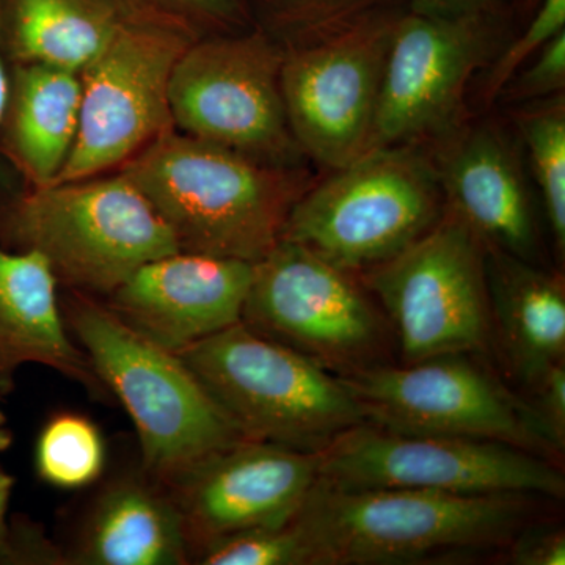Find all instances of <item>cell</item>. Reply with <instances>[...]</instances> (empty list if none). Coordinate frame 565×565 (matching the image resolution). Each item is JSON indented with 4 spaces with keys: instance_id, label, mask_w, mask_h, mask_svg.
<instances>
[{
    "instance_id": "cell-1",
    "label": "cell",
    "mask_w": 565,
    "mask_h": 565,
    "mask_svg": "<svg viewBox=\"0 0 565 565\" xmlns=\"http://www.w3.org/2000/svg\"><path fill=\"white\" fill-rule=\"evenodd\" d=\"M169 226L180 252L256 263L280 243L313 184L307 166L278 167L170 129L120 170Z\"/></svg>"
},
{
    "instance_id": "cell-2",
    "label": "cell",
    "mask_w": 565,
    "mask_h": 565,
    "mask_svg": "<svg viewBox=\"0 0 565 565\" xmlns=\"http://www.w3.org/2000/svg\"><path fill=\"white\" fill-rule=\"evenodd\" d=\"M530 498L318 481L289 523L305 565L414 564L509 545L522 533Z\"/></svg>"
},
{
    "instance_id": "cell-3",
    "label": "cell",
    "mask_w": 565,
    "mask_h": 565,
    "mask_svg": "<svg viewBox=\"0 0 565 565\" xmlns=\"http://www.w3.org/2000/svg\"><path fill=\"white\" fill-rule=\"evenodd\" d=\"M61 296L71 337L136 427L140 463L166 482L204 456L244 440L178 353L134 332L102 299Z\"/></svg>"
},
{
    "instance_id": "cell-4",
    "label": "cell",
    "mask_w": 565,
    "mask_h": 565,
    "mask_svg": "<svg viewBox=\"0 0 565 565\" xmlns=\"http://www.w3.org/2000/svg\"><path fill=\"white\" fill-rule=\"evenodd\" d=\"M0 245L40 253L61 288L102 300L145 263L180 252L120 172L22 189L0 204Z\"/></svg>"
},
{
    "instance_id": "cell-5",
    "label": "cell",
    "mask_w": 565,
    "mask_h": 565,
    "mask_svg": "<svg viewBox=\"0 0 565 565\" xmlns=\"http://www.w3.org/2000/svg\"><path fill=\"white\" fill-rule=\"evenodd\" d=\"M444 212L429 148L393 145L316 180L294 204L281 239L345 273L364 274L418 241Z\"/></svg>"
},
{
    "instance_id": "cell-6",
    "label": "cell",
    "mask_w": 565,
    "mask_h": 565,
    "mask_svg": "<svg viewBox=\"0 0 565 565\" xmlns=\"http://www.w3.org/2000/svg\"><path fill=\"white\" fill-rule=\"evenodd\" d=\"M244 437L319 452L366 423L338 375L243 321L178 353Z\"/></svg>"
},
{
    "instance_id": "cell-7",
    "label": "cell",
    "mask_w": 565,
    "mask_h": 565,
    "mask_svg": "<svg viewBox=\"0 0 565 565\" xmlns=\"http://www.w3.org/2000/svg\"><path fill=\"white\" fill-rule=\"evenodd\" d=\"M282 57L256 25L193 41L170 79L173 128L269 166H307L282 103Z\"/></svg>"
},
{
    "instance_id": "cell-8",
    "label": "cell",
    "mask_w": 565,
    "mask_h": 565,
    "mask_svg": "<svg viewBox=\"0 0 565 565\" xmlns=\"http://www.w3.org/2000/svg\"><path fill=\"white\" fill-rule=\"evenodd\" d=\"M319 482L344 489L563 498V471L548 457L500 441L353 426L318 452Z\"/></svg>"
},
{
    "instance_id": "cell-9",
    "label": "cell",
    "mask_w": 565,
    "mask_h": 565,
    "mask_svg": "<svg viewBox=\"0 0 565 565\" xmlns=\"http://www.w3.org/2000/svg\"><path fill=\"white\" fill-rule=\"evenodd\" d=\"M362 277L392 319L404 363L481 352L489 344L486 247L451 212Z\"/></svg>"
},
{
    "instance_id": "cell-10",
    "label": "cell",
    "mask_w": 565,
    "mask_h": 565,
    "mask_svg": "<svg viewBox=\"0 0 565 565\" xmlns=\"http://www.w3.org/2000/svg\"><path fill=\"white\" fill-rule=\"evenodd\" d=\"M366 423L394 433L500 441L534 455L559 451L533 405L514 396L468 353L404 366L356 367L338 374Z\"/></svg>"
},
{
    "instance_id": "cell-11",
    "label": "cell",
    "mask_w": 565,
    "mask_h": 565,
    "mask_svg": "<svg viewBox=\"0 0 565 565\" xmlns=\"http://www.w3.org/2000/svg\"><path fill=\"white\" fill-rule=\"evenodd\" d=\"M508 18L401 10L386 52L371 150L429 147L456 131L467 120L468 87L500 51Z\"/></svg>"
},
{
    "instance_id": "cell-12",
    "label": "cell",
    "mask_w": 565,
    "mask_h": 565,
    "mask_svg": "<svg viewBox=\"0 0 565 565\" xmlns=\"http://www.w3.org/2000/svg\"><path fill=\"white\" fill-rule=\"evenodd\" d=\"M403 9L285 50L282 103L307 161L332 172L371 150L390 36Z\"/></svg>"
},
{
    "instance_id": "cell-13",
    "label": "cell",
    "mask_w": 565,
    "mask_h": 565,
    "mask_svg": "<svg viewBox=\"0 0 565 565\" xmlns=\"http://www.w3.org/2000/svg\"><path fill=\"white\" fill-rule=\"evenodd\" d=\"M193 40L125 20L106 50L81 71L79 129L57 181L117 172L173 129L170 79Z\"/></svg>"
},
{
    "instance_id": "cell-14",
    "label": "cell",
    "mask_w": 565,
    "mask_h": 565,
    "mask_svg": "<svg viewBox=\"0 0 565 565\" xmlns=\"http://www.w3.org/2000/svg\"><path fill=\"white\" fill-rule=\"evenodd\" d=\"M243 322L322 366L359 363L381 337L352 274L285 239L253 263Z\"/></svg>"
},
{
    "instance_id": "cell-15",
    "label": "cell",
    "mask_w": 565,
    "mask_h": 565,
    "mask_svg": "<svg viewBox=\"0 0 565 565\" xmlns=\"http://www.w3.org/2000/svg\"><path fill=\"white\" fill-rule=\"evenodd\" d=\"M319 478L318 452L244 438L163 484L180 509L193 557L233 535L285 525Z\"/></svg>"
},
{
    "instance_id": "cell-16",
    "label": "cell",
    "mask_w": 565,
    "mask_h": 565,
    "mask_svg": "<svg viewBox=\"0 0 565 565\" xmlns=\"http://www.w3.org/2000/svg\"><path fill=\"white\" fill-rule=\"evenodd\" d=\"M253 263L174 252L145 263L103 300L152 343L180 353L243 321Z\"/></svg>"
},
{
    "instance_id": "cell-17",
    "label": "cell",
    "mask_w": 565,
    "mask_h": 565,
    "mask_svg": "<svg viewBox=\"0 0 565 565\" xmlns=\"http://www.w3.org/2000/svg\"><path fill=\"white\" fill-rule=\"evenodd\" d=\"M494 120H465L429 145L445 210L494 248L534 263L539 230L523 161Z\"/></svg>"
},
{
    "instance_id": "cell-18",
    "label": "cell",
    "mask_w": 565,
    "mask_h": 565,
    "mask_svg": "<svg viewBox=\"0 0 565 565\" xmlns=\"http://www.w3.org/2000/svg\"><path fill=\"white\" fill-rule=\"evenodd\" d=\"M57 544L65 565H188L180 509L143 465L104 471Z\"/></svg>"
},
{
    "instance_id": "cell-19",
    "label": "cell",
    "mask_w": 565,
    "mask_h": 565,
    "mask_svg": "<svg viewBox=\"0 0 565 565\" xmlns=\"http://www.w3.org/2000/svg\"><path fill=\"white\" fill-rule=\"evenodd\" d=\"M58 289L57 278L40 253L0 245V399L13 392L24 364L51 367L93 397L109 396L71 337Z\"/></svg>"
},
{
    "instance_id": "cell-20",
    "label": "cell",
    "mask_w": 565,
    "mask_h": 565,
    "mask_svg": "<svg viewBox=\"0 0 565 565\" xmlns=\"http://www.w3.org/2000/svg\"><path fill=\"white\" fill-rule=\"evenodd\" d=\"M82 85L73 71L9 65L0 120V158L24 188L54 184L79 129Z\"/></svg>"
},
{
    "instance_id": "cell-21",
    "label": "cell",
    "mask_w": 565,
    "mask_h": 565,
    "mask_svg": "<svg viewBox=\"0 0 565 565\" xmlns=\"http://www.w3.org/2000/svg\"><path fill=\"white\" fill-rule=\"evenodd\" d=\"M490 310L515 373L533 385L565 355L563 277L486 247Z\"/></svg>"
},
{
    "instance_id": "cell-22",
    "label": "cell",
    "mask_w": 565,
    "mask_h": 565,
    "mask_svg": "<svg viewBox=\"0 0 565 565\" xmlns=\"http://www.w3.org/2000/svg\"><path fill=\"white\" fill-rule=\"evenodd\" d=\"M122 21L110 0H2L0 44L9 65L81 74L106 50Z\"/></svg>"
},
{
    "instance_id": "cell-23",
    "label": "cell",
    "mask_w": 565,
    "mask_h": 565,
    "mask_svg": "<svg viewBox=\"0 0 565 565\" xmlns=\"http://www.w3.org/2000/svg\"><path fill=\"white\" fill-rule=\"evenodd\" d=\"M541 193L553 243L565 250V95L509 107Z\"/></svg>"
},
{
    "instance_id": "cell-24",
    "label": "cell",
    "mask_w": 565,
    "mask_h": 565,
    "mask_svg": "<svg viewBox=\"0 0 565 565\" xmlns=\"http://www.w3.org/2000/svg\"><path fill=\"white\" fill-rule=\"evenodd\" d=\"M33 463L44 484L62 490L87 489L107 470L102 429L88 416L57 412L41 427Z\"/></svg>"
},
{
    "instance_id": "cell-25",
    "label": "cell",
    "mask_w": 565,
    "mask_h": 565,
    "mask_svg": "<svg viewBox=\"0 0 565 565\" xmlns=\"http://www.w3.org/2000/svg\"><path fill=\"white\" fill-rule=\"evenodd\" d=\"M253 22L282 47L300 46L344 31L405 0H247Z\"/></svg>"
},
{
    "instance_id": "cell-26",
    "label": "cell",
    "mask_w": 565,
    "mask_h": 565,
    "mask_svg": "<svg viewBox=\"0 0 565 565\" xmlns=\"http://www.w3.org/2000/svg\"><path fill=\"white\" fill-rule=\"evenodd\" d=\"M125 20L172 29L196 41L255 28L247 0H110Z\"/></svg>"
},
{
    "instance_id": "cell-27",
    "label": "cell",
    "mask_w": 565,
    "mask_h": 565,
    "mask_svg": "<svg viewBox=\"0 0 565 565\" xmlns=\"http://www.w3.org/2000/svg\"><path fill=\"white\" fill-rule=\"evenodd\" d=\"M526 20L523 32L487 65L486 81L479 92L486 109L497 104L498 96L516 71L525 66L548 41L565 31V0H541Z\"/></svg>"
},
{
    "instance_id": "cell-28",
    "label": "cell",
    "mask_w": 565,
    "mask_h": 565,
    "mask_svg": "<svg viewBox=\"0 0 565 565\" xmlns=\"http://www.w3.org/2000/svg\"><path fill=\"white\" fill-rule=\"evenodd\" d=\"M192 564L305 565V550L291 523L259 527L203 548Z\"/></svg>"
},
{
    "instance_id": "cell-29",
    "label": "cell",
    "mask_w": 565,
    "mask_h": 565,
    "mask_svg": "<svg viewBox=\"0 0 565 565\" xmlns=\"http://www.w3.org/2000/svg\"><path fill=\"white\" fill-rule=\"evenodd\" d=\"M14 478L0 467V565H65L61 548L29 520L9 516Z\"/></svg>"
},
{
    "instance_id": "cell-30",
    "label": "cell",
    "mask_w": 565,
    "mask_h": 565,
    "mask_svg": "<svg viewBox=\"0 0 565 565\" xmlns=\"http://www.w3.org/2000/svg\"><path fill=\"white\" fill-rule=\"evenodd\" d=\"M565 90V31L548 41L537 54L522 66L505 84L497 104L519 106L552 98Z\"/></svg>"
},
{
    "instance_id": "cell-31",
    "label": "cell",
    "mask_w": 565,
    "mask_h": 565,
    "mask_svg": "<svg viewBox=\"0 0 565 565\" xmlns=\"http://www.w3.org/2000/svg\"><path fill=\"white\" fill-rule=\"evenodd\" d=\"M535 414L544 424L546 434L557 449L565 444V366L559 362L550 366L533 385Z\"/></svg>"
},
{
    "instance_id": "cell-32",
    "label": "cell",
    "mask_w": 565,
    "mask_h": 565,
    "mask_svg": "<svg viewBox=\"0 0 565 565\" xmlns=\"http://www.w3.org/2000/svg\"><path fill=\"white\" fill-rule=\"evenodd\" d=\"M405 7L434 17H511L512 0H405Z\"/></svg>"
},
{
    "instance_id": "cell-33",
    "label": "cell",
    "mask_w": 565,
    "mask_h": 565,
    "mask_svg": "<svg viewBox=\"0 0 565 565\" xmlns=\"http://www.w3.org/2000/svg\"><path fill=\"white\" fill-rule=\"evenodd\" d=\"M512 545V559L522 565H564L565 535L563 531H544V533H519Z\"/></svg>"
},
{
    "instance_id": "cell-34",
    "label": "cell",
    "mask_w": 565,
    "mask_h": 565,
    "mask_svg": "<svg viewBox=\"0 0 565 565\" xmlns=\"http://www.w3.org/2000/svg\"><path fill=\"white\" fill-rule=\"evenodd\" d=\"M7 96H9V63L3 57L2 44H0V120H2L3 109H6ZM22 189L24 185L20 178L0 158V204L9 202L11 196L17 195Z\"/></svg>"
},
{
    "instance_id": "cell-35",
    "label": "cell",
    "mask_w": 565,
    "mask_h": 565,
    "mask_svg": "<svg viewBox=\"0 0 565 565\" xmlns=\"http://www.w3.org/2000/svg\"><path fill=\"white\" fill-rule=\"evenodd\" d=\"M11 444H13V433H11L9 419H7L6 414L0 408V452L9 449Z\"/></svg>"
},
{
    "instance_id": "cell-36",
    "label": "cell",
    "mask_w": 565,
    "mask_h": 565,
    "mask_svg": "<svg viewBox=\"0 0 565 565\" xmlns=\"http://www.w3.org/2000/svg\"><path fill=\"white\" fill-rule=\"evenodd\" d=\"M539 2H541V0H512V10H515L516 13L527 18L533 13V10Z\"/></svg>"
}]
</instances>
